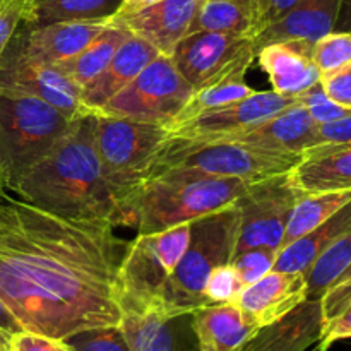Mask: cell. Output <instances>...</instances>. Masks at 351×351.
Segmentation results:
<instances>
[{
	"mask_svg": "<svg viewBox=\"0 0 351 351\" xmlns=\"http://www.w3.org/2000/svg\"><path fill=\"white\" fill-rule=\"evenodd\" d=\"M105 219L67 218L0 197V298L24 331L65 339L119 326L122 240Z\"/></svg>",
	"mask_w": 351,
	"mask_h": 351,
	"instance_id": "6da1fadb",
	"label": "cell"
},
{
	"mask_svg": "<svg viewBox=\"0 0 351 351\" xmlns=\"http://www.w3.org/2000/svg\"><path fill=\"white\" fill-rule=\"evenodd\" d=\"M129 34L130 31H127L125 27L108 23V26L88 47L55 65L82 91L89 82L95 81L105 71L117 48Z\"/></svg>",
	"mask_w": 351,
	"mask_h": 351,
	"instance_id": "83f0119b",
	"label": "cell"
},
{
	"mask_svg": "<svg viewBox=\"0 0 351 351\" xmlns=\"http://www.w3.org/2000/svg\"><path fill=\"white\" fill-rule=\"evenodd\" d=\"M71 351H130L120 326L93 328L65 338Z\"/></svg>",
	"mask_w": 351,
	"mask_h": 351,
	"instance_id": "d6a6232c",
	"label": "cell"
},
{
	"mask_svg": "<svg viewBox=\"0 0 351 351\" xmlns=\"http://www.w3.org/2000/svg\"><path fill=\"white\" fill-rule=\"evenodd\" d=\"M335 31H346V33H351V0H341L338 17H336Z\"/></svg>",
	"mask_w": 351,
	"mask_h": 351,
	"instance_id": "f6af8a7d",
	"label": "cell"
},
{
	"mask_svg": "<svg viewBox=\"0 0 351 351\" xmlns=\"http://www.w3.org/2000/svg\"><path fill=\"white\" fill-rule=\"evenodd\" d=\"M242 290V280L239 278L237 271L233 269L232 263H228L218 266L209 274L208 283H206L204 288V297L208 300V305L228 304V302H235Z\"/></svg>",
	"mask_w": 351,
	"mask_h": 351,
	"instance_id": "e575fe53",
	"label": "cell"
},
{
	"mask_svg": "<svg viewBox=\"0 0 351 351\" xmlns=\"http://www.w3.org/2000/svg\"><path fill=\"white\" fill-rule=\"evenodd\" d=\"M341 0H297L287 14L254 38L256 50L290 40L312 41L335 31Z\"/></svg>",
	"mask_w": 351,
	"mask_h": 351,
	"instance_id": "603a6c76",
	"label": "cell"
},
{
	"mask_svg": "<svg viewBox=\"0 0 351 351\" xmlns=\"http://www.w3.org/2000/svg\"><path fill=\"white\" fill-rule=\"evenodd\" d=\"M351 339V304L338 317L324 326L322 338L319 341V351H328L335 343Z\"/></svg>",
	"mask_w": 351,
	"mask_h": 351,
	"instance_id": "60d3db41",
	"label": "cell"
},
{
	"mask_svg": "<svg viewBox=\"0 0 351 351\" xmlns=\"http://www.w3.org/2000/svg\"><path fill=\"white\" fill-rule=\"evenodd\" d=\"M256 27L257 0H202L189 34L208 31L254 40Z\"/></svg>",
	"mask_w": 351,
	"mask_h": 351,
	"instance_id": "484cf974",
	"label": "cell"
},
{
	"mask_svg": "<svg viewBox=\"0 0 351 351\" xmlns=\"http://www.w3.org/2000/svg\"><path fill=\"white\" fill-rule=\"evenodd\" d=\"M74 119L41 99L0 93V171L7 191L67 132Z\"/></svg>",
	"mask_w": 351,
	"mask_h": 351,
	"instance_id": "52a82bcc",
	"label": "cell"
},
{
	"mask_svg": "<svg viewBox=\"0 0 351 351\" xmlns=\"http://www.w3.org/2000/svg\"><path fill=\"white\" fill-rule=\"evenodd\" d=\"M108 21H72L27 26L21 21L7 47L27 60L55 65L88 47Z\"/></svg>",
	"mask_w": 351,
	"mask_h": 351,
	"instance_id": "9a60e30c",
	"label": "cell"
},
{
	"mask_svg": "<svg viewBox=\"0 0 351 351\" xmlns=\"http://www.w3.org/2000/svg\"><path fill=\"white\" fill-rule=\"evenodd\" d=\"M3 2H5V0H0V5H2V3H3Z\"/></svg>",
	"mask_w": 351,
	"mask_h": 351,
	"instance_id": "681fc988",
	"label": "cell"
},
{
	"mask_svg": "<svg viewBox=\"0 0 351 351\" xmlns=\"http://www.w3.org/2000/svg\"><path fill=\"white\" fill-rule=\"evenodd\" d=\"M351 230V202L332 215L328 221L319 225L307 235L300 237L290 245L280 249L273 271L287 273H307L315 259L328 249L331 243Z\"/></svg>",
	"mask_w": 351,
	"mask_h": 351,
	"instance_id": "d4e9b609",
	"label": "cell"
},
{
	"mask_svg": "<svg viewBox=\"0 0 351 351\" xmlns=\"http://www.w3.org/2000/svg\"><path fill=\"white\" fill-rule=\"evenodd\" d=\"M257 180L197 173H163L141 189L136 206L139 235L194 223L232 208Z\"/></svg>",
	"mask_w": 351,
	"mask_h": 351,
	"instance_id": "3957f363",
	"label": "cell"
},
{
	"mask_svg": "<svg viewBox=\"0 0 351 351\" xmlns=\"http://www.w3.org/2000/svg\"><path fill=\"white\" fill-rule=\"evenodd\" d=\"M312 60L319 72L338 71L351 64V33L331 31L312 43Z\"/></svg>",
	"mask_w": 351,
	"mask_h": 351,
	"instance_id": "1f68e13d",
	"label": "cell"
},
{
	"mask_svg": "<svg viewBox=\"0 0 351 351\" xmlns=\"http://www.w3.org/2000/svg\"><path fill=\"white\" fill-rule=\"evenodd\" d=\"M295 3H297V0H257L256 36L267 26H271L274 21L280 19L283 14H287Z\"/></svg>",
	"mask_w": 351,
	"mask_h": 351,
	"instance_id": "b9f144b4",
	"label": "cell"
},
{
	"mask_svg": "<svg viewBox=\"0 0 351 351\" xmlns=\"http://www.w3.org/2000/svg\"><path fill=\"white\" fill-rule=\"evenodd\" d=\"M300 158L298 153L264 149L242 143H194L168 137L151 161L146 182L163 173L263 180L288 173L297 167Z\"/></svg>",
	"mask_w": 351,
	"mask_h": 351,
	"instance_id": "8992f818",
	"label": "cell"
},
{
	"mask_svg": "<svg viewBox=\"0 0 351 351\" xmlns=\"http://www.w3.org/2000/svg\"><path fill=\"white\" fill-rule=\"evenodd\" d=\"M239 215L235 206L192 223L189 245L160 291L153 311L167 319L191 315L206 307L204 288L213 271L232 263Z\"/></svg>",
	"mask_w": 351,
	"mask_h": 351,
	"instance_id": "277c9868",
	"label": "cell"
},
{
	"mask_svg": "<svg viewBox=\"0 0 351 351\" xmlns=\"http://www.w3.org/2000/svg\"><path fill=\"white\" fill-rule=\"evenodd\" d=\"M24 10H26V0H5L0 5V57L12 38L14 31L23 21Z\"/></svg>",
	"mask_w": 351,
	"mask_h": 351,
	"instance_id": "f35d334b",
	"label": "cell"
},
{
	"mask_svg": "<svg viewBox=\"0 0 351 351\" xmlns=\"http://www.w3.org/2000/svg\"><path fill=\"white\" fill-rule=\"evenodd\" d=\"M192 223L137 235L117 271V302L122 312H151L189 245Z\"/></svg>",
	"mask_w": 351,
	"mask_h": 351,
	"instance_id": "ba28073f",
	"label": "cell"
},
{
	"mask_svg": "<svg viewBox=\"0 0 351 351\" xmlns=\"http://www.w3.org/2000/svg\"><path fill=\"white\" fill-rule=\"evenodd\" d=\"M3 194H7V187H5V182H3L2 171H0V197H2Z\"/></svg>",
	"mask_w": 351,
	"mask_h": 351,
	"instance_id": "c3c4849f",
	"label": "cell"
},
{
	"mask_svg": "<svg viewBox=\"0 0 351 351\" xmlns=\"http://www.w3.org/2000/svg\"><path fill=\"white\" fill-rule=\"evenodd\" d=\"M191 317V329L199 351H240L261 329L233 302L206 305L192 312Z\"/></svg>",
	"mask_w": 351,
	"mask_h": 351,
	"instance_id": "44dd1931",
	"label": "cell"
},
{
	"mask_svg": "<svg viewBox=\"0 0 351 351\" xmlns=\"http://www.w3.org/2000/svg\"><path fill=\"white\" fill-rule=\"evenodd\" d=\"M168 137L170 132L160 123L93 113L96 154L110 189L129 219V226L137 223L136 206L141 189L158 147Z\"/></svg>",
	"mask_w": 351,
	"mask_h": 351,
	"instance_id": "5b68a950",
	"label": "cell"
},
{
	"mask_svg": "<svg viewBox=\"0 0 351 351\" xmlns=\"http://www.w3.org/2000/svg\"><path fill=\"white\" fill-rule=\"evenodd\" d=\"M300 194L290 180V171L254 182L233 204L239 215L233 257L257 247L280 250L288 218Z\"/></svg>",
	"mask_w": 351,
	"mask_h": 351,
	"instance_id": "30bf717a",
	"label": "cell"
},
{
	"mask_svg": "<svg viewBox=\"0 0 351 351\" xmlns=\"http://www.w3.org/2000/svg\"><path fill=\"white\" fill-rule=\"evenodd\" d=\"M324 331L321 298H307L278 321L261 328L240 351H305Z\"/></svg>",
	"mask_w": 351,
	"mask_h": 351,
	"instance_id": "d6986e66",
	"label": "cell"
},
{
	"mask_svg": "<svg viewBox=\"0 0 351 351\" xmlns=\"http://www.w3.org/2000/svg\"><path fill=\"white\" fill-rule=\"evenodd\" d=\"M351 304V264L348 269L324 291L321 297V308L324 326L338 317L343 311Z\"/></svg>",
	"mask_w": 351,
	"mask_h": 351,
	"instance_id": "8d00e7d4",
	"label": "cell"
},
{
	"mask_svg": "<svg viewBox=\"0 0 351 351\" xmlns=\"http://www.w3.org/2000/svg\"><path fill=\"white\" fill-rule=\"evenodd\" d=\"M153 2H156V0H123L122 9H136V7H143Z\"/></svg>",
	"mask_w": 351,
	"mask_h": 351,
	"instance_id": "7dc6e473",
	"label": "cell"
},
{
	"mask_svg": "<svg viewBox=\"0 0 351 351\" xmlns=\"http://www.w3.org/2000/svg\"><path fill=\"white\" fill-rule=\"evenodd\" d=\"M298 103L311 113L312 119L322 125V123L336 122V120L343 119V117H348L351 113L350 108L338 105L336 101H332L326 91L322 89L321 81L317 84H314L312 88H308L307 91H304L302 95L297 96Z\"/></svg>",
	"mask_w": 351,
	"mask_h": 351,
	"instance_id": "d590c367",
	"label": "cell"
},
{
	"mask_svg": "<svg viewBox=\"0 0 351 351\" xmlns=\"http://www.w3.org/2000/svg\"><path fill=\"white\" fill-rule=\"evenodd\" d=\"M12 351H71L65 339H55L38 332H17L10 339Z\"/></svg>",
	"mask_w": 351,
	"mask_h": 351,
	"instance_id": "ab89813d",
	"label": "cell"
},
{
	"mask_svg": "<svg viewBox=\"0 0 351 351\" xmlns=\"http://www.w3.org/2000/svg\"><path fill=\"white\" fill-rule=\"evenodd\" d=\"M202 0H156L136 9H120L108 23L125 27L156 48L160 55L171 57L175 48L189 34Z\"/></svg>",
	"mask_w": 351,
	"mask_h": 351,
	"instance_id": "5bb4252c",
	"label": "cell"
},
{
	"mask_svg": "<svg viewBox=\"0 0 351 351\" xmlns=\"http://www.w3.org/2000/svg\"><path fill=\"white\" fill-rule=\"evenodd\" d=\"M307 300V280L304 273L269 271L240 291L233 304L249 314L259 328L278 321L297 305Z\"/></svg>",
	"mask_w": 351,
	"mask_h": 351,
	"instance_id": "e0dca14e",
	"label": "cell"
},
{
	"mask_svg": "<svg viewBox=\"0 0 351 351\" xmlns=\"http://www.w3.org/2000/svg\"><path fill=\"white\" fill-rule=\"evenodd\" d=\"M351 141V113L336 122L322 123L317 129V146L328 143H350Z\"/></svg>",
	"mask_w": 351,
	"mask_h": 351,
	"instance_id": "7bdbcfd3",
	"label": "cell"
},
{
	"mask_svg": "<svg viewBox=\"0 0 351 351\" xmlns=\"http://www.w3.org/2000/svg\"><path fill=\"white\" fill-rule=\"evenodd\" d=\"M250 93H254V89H250L243 79H228V81L197 89V91L192 93L184 108L177 113V117L168 123L167 129L185 122V120L194 119L201 113L211 112V110L221 108V106L230 105V103L239 101V99L249 96Z\"/></svg>",
	"mask_w": 351,
	"mask_h": 351,
	"instance_id": "4dcf8cb0",
	"label": "cell"
},
{
	"mask_svg": "<svg viewBox=\"0 0 351 351\" xmlns=\"http://www.w3.org/2000/svg\"><path fill=\"white\" fill-rule=\"evenodd\" d=\"M350 264L351 230L331 243L307 269V298H321L324 291L348 269Z\"/></svg>",
	"mask_w": 351,
	"mask_h": 351,
	"instance_id": "f546056e",
	"label": "cell"
},
{
	"mask_svg": "<svg viewBox=\"0 0 351 351\" xmlns=\"http://www.w3.org/2000/svg\"><path fill=\"white\" fill-rule=\"evenodd\" d=\"M122 5L123 0H26L23 23L45 26L72 21H108Z\"/></svg>",
	"mask_w": 351,
	"mask_h": 351,
	"instance_id": "4316f807",
	"label": "cell"
},
{
	"mask_svg": "<svg viewBox=\"0 0 351 351\" xmlns=\"http://www.w3.org/2000/svg\"><path fill=\"white\" fill-rule=\"evenodd\" d=\"M348 202H351V189L300 194L290 213L280 249L290 245L291 242L307 235L308 232L328 221L332 215L345 208Z\"/></svg>",
	"mask_w": 351,
	"mask_h": 351,
	"instance_id": "f1b7e54d",
	"label": "cell"
},
{
	"mask_svg": "<svg viewBox=\"0 0 351 351\" xmlns=\"http://www.w3.org/2000/svg\"><path fill=\"white\" fill-rule=\"evenodd\" d=\"M290 180L302 194L351 189V141L305 149Z\"/></svg>",
	"mask_w": 351,
	"mask_h": 351,
	"instance_id": "7402d4cb",
	"label": "cell"
},
{
	"mask_svg": "<svg viewBox=\"0 0 351 351\" xmlns=\"http://www.w3.org/2000/svg\"><path fill=\"white\" fill-rule=\"evenodd\" d=\"M317 129L319 123L297 101L264 122L215 143H242L264 149L302 154L308 147L317 146Z\"/></svg>",
	"mask_w": 351,
	"mask_h": 351,
	"instance_id": "2e32d148",
	"label": "cell"
},
{
	"mask_svg": "<svg viewBox=\"0 0 351 351\" xmlns=\"http://www.w3.org/2000/svg\"><path fill=\"white\" fill-rule=\"evenodd\" d=\"M256 58L269 77L273 91L283 96L297 98L321 81V72L312 60V41L269 43L257 50Z\"/></svg>",
	"mask_w": 351,
	"mask_h": 351,
	"instance_id": "ac0fdd59",
	"label": "cell"
},
{
	"mask_svg": "<svg viewBox=\"0 0 351 351\" xmlns=\"http://www.w3.org/2000/svg\"><path fill=\"white\" fill-rule=\"evenodd\" d=\"M194 93L173 60L158 55L139 75L98 110L99 115L123 117L167 127Z\"/></svg>",
	"mask_w": 351,
	"mask_h": 351,
	"instance_id": "9c48e42d",
	"label": "cell"
},
{
	"mask_svg": "<svg viewBox=\"0 0 351 351\" xmlns=\"http://www.w3.org/2000/svg\"><path fill=\"white\" fill-rule=\"evenodd\" d=\"M14 194L67 218L105 219L129 226L110 189L93 141V113L74 119L67 132L12 187Z\"/></svg>",
	"mask_w": 351,
	"mask_h": 351,
	"instance_id": "7a4b0ae2",
	"label": "cell"
},
{
	"mask_svg": "<svg viewBox=\"0 0 351 351\" xmlns=\"http://www.w3.org/2000/svg\"><path fill=\"white\" fill-rule=\"evenodd\" d=\"M158 55L160 51L156 48L151 47L143 38L130 33L117 48L105 71L82 89L81 101L86 112H98L113 96L129 86Z\"/></svg>",
	"mask_w": 351,
	"mask_h": 351,
	"instance_id": "ffe728a7",
	"label": "cell"
},
{
	"mask_svg": "<svg viewBox=\"0 0 351 351\" xmlns=\"http://www.w3.org/2000/svg\"><path fill=\"white\" fill-rule=\"evenodd\" d=\"M0 93L41 99L69 117L88 113L81 89L57 67L27 60L9 47L0 57Z\"/></svg>",
	"mask_w": 351,
	"mask_h": 351,
	"instance_id": "7c38bea8",
	"label": "cell"
},
{
	"mask_svg": "<svg viewBox=\"0 0 351 351\" xmlns=\"http://www.w3.org/2000/svg\"><path fill=\"white\" fill-rule=\"evenodd\" d=\"M182 317L167 319L156 312L125 311L119 326L130 351H199L197 345H189L180 335Z\"/></svg>",
	"mask_w": 351,
	"mask_h": 351,
	"instance_id": "cb8c5ba5",
	"label": "cell"
},
{
	"mask_svg": "<svg viewBox=\"0 0 351 351\" xmlns=\"http://www.w3.org/2000/svg\"><path fill=\"white\" fill-rule=\"evenodd\" d=\"M321 86L332 101L351 110V64L338 71L322 74Z\"/></svg>",
	"mask_w": 351,
	"mask_h": 351,
	"instance_id": "74e56055",
	"label": "cell"
},
{
	"mask_svg": "<svg viewBox=\"0 0 351 351\" xmlns=\"http://www.w3.org/2000/svg\"><path fill=\"white\" fill-rule=\"evenodd\" d=\"M10 339H12V336L7 335L5 331H2V329H0V351H12Z\"/></svg>",
	"mask_w": 351,
	"mask_h": 351,
	"instance_id": "bcb514c9",
	"label": "cell"
},
{
	"mask_svg": "<svg viewBox=\"0 0 351 351\" xmlns=\"http://www.w3.org/2000/svg\"><path fill=\"white\" fill-rule=\"evenodd\" d=\"M256 55L252 38L201 31L187 34L170 58L197 91L228 79H245Z\"/></svg>",
	"mask_w": 351,
	"mask_h": 351,
	"instance_id": "8fae6325",
	"label": "cell"
},
{
	"mask_svg": "<svg viewBox=\"0 0 351 351\" xmlns=\"http://www.w3.org/2000/svg\"><path fill=\"white\" fill-rule=\"evenodd\" d=\"M280 250L269 249V247H257V249L245 250L232 259L233 269L237 271L239 278L242 280L243 288L256 283L269 271H273L274 263Z\"/></svg>",
	"mask_w": 351,
	"mask_h": 351,
	"instance_id": "836d02e7",
	"label": "cell"
},
{
	"mask_svg": "<svg viewBox=\"0 0 351 351\" xmlns=\"http://www.w3.org/2000/svg\"><path fill=\"white\" fill-rule=\"evenodd\" d=\"M297 101L298 98L295 96H283L276 91H254L239 101L168 127V132H170V137H175V139L215 143V141L264 122Z\"/></svg>",
	"mask_w": 351,
	"mask_h": 351,
	"instance_id": "4fadbf2b",
	"label": "cell"
},
{
	"mask_svg": "<svg viewBox=\"0 0 351 351\" xmlns=\"http://www.w3.org/2000/svg\"><path fill=\"white\" fill-rule=\"evenodd\" d=\"M0 329H2V331H5L7 335H10V336L24 331V328L21 326V322L17 321L16 315L9 311V307L3 304L2 298H0Z\"/></svg>",
	"mask_w": 351,
	"mask_h": 351,
	"instance_id": "ee69618b",
	"label": "cell"
}]
</instances>
